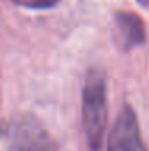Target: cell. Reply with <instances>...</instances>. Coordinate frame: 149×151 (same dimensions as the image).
Listing matches in <instances>:
<instances>
[{"label": "cell", "instance_id": "1", "mask_svg": "<svg viewBox=\"0 0 149 151\" xmlns=\"http://www.w3.org/2000/svg\"><path fill=\"white\" fill-rule=\"evenodd\" d=\"M108 122L106 81L99 71L87 76L82 90V124L87 143L91 151H99Z\"/></svg>", "mask_w": 149, "mask_h": 151}, {"label": "cell", "instance_id": "2", "mask_svg": "<svg viewBox=\"0 0 149 151\" xmlns=\"http://www.w3.org/2000/svg\"><path fill=\"white\" fill-rule=\"evenodd\" d=\"M108 151H146L141 140L136 114L130 106L119 113L109 134Z\"/></svg>", "mask_w": 149, "mask_h": 151}, {"label": "cell", "instance_id": "3", "mask_svg": "<svg viewBox=\"0 0 149 151\" xmlns=\"http://www.w3.org/2000/svg\"><path fill=\"white\" fill-rule=\"evenodd\" d=\"M11 151H56V145L34 117H23L11 130Z\"/></svg>", "mask_w": 149, "mask_h": 151}, {"label": "cell", "instance_id": "4", "mask_svg": "<svg viewBox=\"0 0 149 151\" xmlns=\"http://www.w3.org/2000/svg\"><path fill=\"white\" fill-rule=\"evenodd\" d=\"M115 35L119 45L128 50L136 45H141L146 40V27L138 15L128 12H119L115 15Z\"/></svg>", "mask_w": 149, "mask_h": 151}, {"label": "cell", "instance_id": "5", "mask_svg": "<svg viewBox=\"0 0 149 151\" xmlns=\"http://www.w3.org/2000/svg\"><path fill=\"white\" fill-rule=\"evenodd\" d=\"M11 2L31 10H47V8L55 6L59 0H11Z\"/></svg>", "mask_w": 149, "mask_h": 151}, {"label": "cell", "instance_id": "6", "mask_svg": "<svg viewBox=\"0 0 149 151\" xmlns=\"http://www.w3.org/2000/svg\"><path fill=\"white\" fill-rule=\"evenodd\" d=\"M138 2H140L141 5H148V3H149V0H138Z\"/></svg>", "mask_w": 149, "mask_h": 151}]
</instances>
